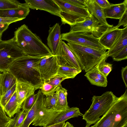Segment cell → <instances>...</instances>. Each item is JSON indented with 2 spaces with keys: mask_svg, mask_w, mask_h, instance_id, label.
Returning a JSON list of instances; mask_svg holds the SVG:
<instances>
[{
  "mask_svg": "<svg viewBox=\"0 0 127 127\" xmlns=\"http://www.w3.org/2000/svg\"><path fill=\"white\" fill-rule=\"evenodd\" d=\"M27 55L17 45L13 38L0 41V72L8 70L17 59Z\"/></svg>",
  "mask_w": 127,
  "mask_h": 127,
  "instance_id": "cell-7",
  "label": "cell"
},
{
  "mask_svg": "<svg viewBox=\"0 0 127 127\" xmlns=\"http://www.w3.org/2000/svg\"><path fill=\"white\" fill-rule=\"evenodd\" d=\"M85 76L92 85L103 87H105L107 85V77L98 70L97 64L86 72Z\"/></svg>",
  "mask_w": 127,
  "mask_h": 127,
  "instance_id": "cell-20",
  "label": "cell"
},
{
  "mask_svg": "<svg viewBox=\"0 0 127 127\" xmlns=\"http://www.w3.org/2000/svg\"><path fill=\"white\" fill-rule=\"evenodd\" d=\"M17 80L15 77L8 71L2 73L1 84L2 96L17 83Z\"/></svg>",
  "mask_w": 127,
  "mask_h": 127,
  "instance_id": "cell-23",
  "label": "cell"
},
{
  "mask_svg": "<svg viewBox=\"0 0 127 127\" xmlns=\"http://www.w3.org/2000/svg\"><path fill=\"white\" fill-rule=\"evenodd\" d=\"M69 32L90 33L99 38L103 32L108 28L101 25L98 21L92 15L83 22L70 26Z\"/></svg>",
  "mask_w": 127,
  "mask_h": 127,
  "instance_id": "cell-10",
  "label": "cell"
},
{
  "mask_svg": "<svg viewBox=\"0 0 127 127\" xmlns=\"http://www.w3.org/2000/svg\"><path fill=\"white\" fill-rule=\"evenodd\" d=\"M65 124V122H64L59 123L48 126H44L43 127H64Z\"/></svg>",
  "mask_w": 127,
  "mask_h": 127,
  "instance_id": "cell-43",
  "label": "cell"
},
{
  "mask_svg": "<svg viewBox=\"0 0 127 127\" xmlns=\"http://www.w3.org/2000/svg\"><path fill=\"white\" fill-rule=\"evenodd\" d=\"M65 2L76 6L86 7V0H63Z\"/></svg>",
  "mask_w": 127,
  "mask_h": 127,
  "instance_id": "cell-37",
  "label": "cell"
},
{
  "mask_svg": "<svg viewBox=\"0 0 127 127\" xmlns=\"http://www.w3.org/2000/svg\"><path fill=\"white\" fill-rule=\"evenodd\" d=\"M59 67L56 55L52 54L42 58L39 63V68L43 82H46L55 76Z\"/></svg>",
  "mask_w": 127,
  "mask_h": 127,
  "instance_id": "cell-11",
  "label": "cell"
},
{
  "mask_svg": "<svg viewBox=\"0 0 127 127\" xmlns=\"http://www.w3.org/2000/svg\"><path fill=\"white\" fill-rule=\"evenodd\" d=\"M58 87L54 86L46 82H43L39 89L44 95L47 96L55 92Z\"/></svg>",
  "mask_w": 127,
  "mask_h": 127,
  "instance_id": "cell-32",
  "label": "cell"
},
{
  "mask_svg": "<svg viewBox=\"0 0 127 127\" xmlns=\"http://www.w3.org/2000/svg\"><path fill=\"white\" fill-rule=\"evenodd\" d=\"M58 96V92L57 90L51 95L45 96L43 103L44 108L46 109H54L56 106Z\"/></svg>",
  "mask_w": 127,
  "mask_h": 127,
  "instance_id": "cell-27",
  "label": "cell"
},
{
  "mask_svg": "<svg viewBox=\"0 0 127 127\" xmlns=\"http://www.w3.org/2000/svg\"><path fill=\"white\" fill-rule=\"evenodd\" d=\"M121 76L126 88L127 87V66L122 67L121 70Z\"/></svg>",
  "mask_w": 127,
  "mask_h": 127,
  "instance_id": "cell-41",
  "label": "cell"
},
{
  "mask_svg": "<svg viewBox=\"0 0 127 127\" xmlns=\"http://www.w3.org/2000/svg\"><path fill=\"white\" fill-rule=\"evenodd\" d=\"M30 8L23 3L17 8L0 10V17L12 18H18L23 20L29 14Z\"/></svg>",
  "mask_w": 127,
  "mask_h": 127,
  "instance_id": "cell-21",
  "label": "cell"
},
{
  "mask_svg": "<svg viewBox=\"0 0 127 127\" xmlns=\"http://www.w3.org/2000/svg\"><path fill=\"white\" fill-rule=\"evenodd\" d=\"M10 24L8 23H0V34L2 35L3 33L8 28Z\"/></svg>",
  "mask_w": 127,
  "mask_h": 127,
  "instance_id": "cell-42",
  "label": "cell"
},
{
  "mask_svg": "<svg viewBox=\"0 0 127 127\" xmlns=\"http://www.w3.org/2000/svg\"><path fill=\"white\" fill-rule=\"evenodd\" d=\"M115 61H120L127 59V46L111 57Z\"/></svg>",
  "mask_w": 127,
  "mask_h": 127,
  "instance_id": "cell-35",
  "label": "cell"
},
{
  "mask_svg": "<svg viewBox=\"0 0 127 127\" xmlns=\"http://www.w3.org/2000/svg\"><path fill=\"white\" fill-rule=\"evenodd\" d=\"M118 97L111 91L106 92L100 96L94 95L92 104L89 109L83 115V119L87 126L95 124L108 111Z\"/></svg>",
  "mask_w": 127,
  "mask_h": 127,
  "instance_id": "cell-5",
  "label": "cell"
},
{
  "mask_svg": "<svg viewBox=\"0 0 127 127\" xmlns=\"http://www.w3.org/2000/svg\"><path fill=\"white\" fill-rule=\"evenodd\" d=\"M82 70L73 67L59 65L57 72L55 76L63 77L65 79H73Z\"/></svg>",
  "mask_w": 127,
  "mask_h": 127,
  "instance_id": "cell-26",
  "label": "cell"
},
{
  "mask_svg": "<svg viewBox=\"0 0 127 127\" xmlns=\"http://www.w3.org/2000/svg\"><path fill=\"white\" fill-rule=\"evenodd\" d=\"M127 46V26L122 29L121 33L111 48L108 50V57H112Z\"/></svg>",
  "mask_w": 127,
  "mask_h": 127,
  "instance_id": "cell-22",
  "label": "cell"
},
{
  "mask_svg": "<svg viewBox=\"0 0 127 127\" xmlns=\"http://www.w3.org/2000/svg\"><path fill=\"white\" fill-rule=\"evenodd\" d=\"M60 7V17L62 24H67L70 26L82 22L92 15L86 8L73 5L63 0H54Z\"/></svg>",
  "mask_w": 127,
  "mask_h": 127,
  "instance_id": "cell-8",
  "label": "cell"
},
{
  "mask_svg": "<svg viewBox=\"0 0 127 127\" xmlns=\"http://www.w3.org/2000/svg\"><path fill=\"white\" fill-rule=\"evenodd\" d=\"M95 126L94 125L93 126H87L86 125V126L85 127H94Z\"/></svg>",
  "mask_w": 127,
  "mask_h": 127,
  "instance_id": "cell-46",
  "label": "cell"
},
{
  "mask_svg": "<svg viewBox=\"0 0 127 127\" xmlns=\"http://www.w3.org/2000/svg\"><path fill=\"white\" fill-rule=\"evenodd\" d=\"M79 109L73 107L62 110L46 109L43 106L32 123L35 126H48L59 123L71 118L82 116Z\"/></svg>",
  "mask_w": 127,
  "mask_h": 127,
  "instance_id": "cell-6",
  "label": "cell"
},
{
  "mask_svg": "<svg viewBox=\"0 0 127 127\" xmlns=\"http://www.w3.org/2000/svg\"><path fill=\"white\" fill-rule=\"evenodd\" d=\"M28 112L21 109L16 113L11 127H21Z\"/></svg>",
  "mask_w": 127,
  "mask_h": 127,
  "instance_id": "cell-28",
  "label": "cell"
},
{
  "mask_svg": "<svg viewBox=\"0 0 127 127\" xmlns=\"http://www.w3.org/2000/svg\"><path fill=\"white\" fill-rule=\"evenodd\" d=\"M64 127H74L73 125L68 122H66L64 125Z\"/></svg>",
  "mask_w": 127,
  "mask_h": 127,
  "instance_id": "cell-45",
  "label": "cell"
},
{
  "mask_svg": "<svg viewBox=\"0 0 127 127\" xmlns=\"http://www.w3.org/2000/svg\"><path fill=\"white\" fill-rule=\"evenodd\" d=\"M121 26H123L124 27L127 26V10L119 19L118 23L116 27L119 28Z\"/></svg>",
  "mask_w": 127,
  "mask_h": 127,
  "instance_id": "cell-38",
  "label": "cell"
},
{
  "mask_svg": "<svg viewBox=\"0 0 127 127\" xmlns=\"http://www.w3.org/2000/svg\"><path fill=\"white\" fill-rule=\"evenodd\" d=\"M45 95L39 90L37 93L36 99L32 107L28 111L21 127H29L32 123L40 110L43 106Z\"/></svg>",
  "mask_w": 127,
  "mask_h": 127,
  "instance_id": "cell-17",
  "label": "cell"
},
{
  "mask_svg": "<svg viewBox=\"0 0 127 127\" xmlns=\"http://www.w3.org/2000/svg\"><path fill=\"white\" fill-rule=\"evenodd\" d=\"M27 55L15 60L8 70L17 79H22L31 84L35 90L39 89L43 82L39 68V64L44 57Z\"/></svg>",
  "mask_w": 127,
  "mask_h": 127,
  "instance_id": "cell-1",
  "label": "cell"
},
{
  "mask_svg": "<svg viewBox=\"0 0 127 127\" xmlns=\"http://www.w3.org/2000/svg\"><path fill=\"white\" fill-rule=\"evenodd\" d=\"M13 38L17 45L27 55L44 56L52 54L40 38L25 24L14 32Z\"/></svg>",
  "mask_w": 127,
  "mask_h": 127,
  "instance_id": "cell-2",
  "label": "cell"
},
{
  "mask_svg": "<svg viewBox=\"0 0 127 127\" xmlns=\"http://www.w3.org/2000/svg\"><path fill=\"white\" fill-rule=\"evenodd\" d=\"M56 55L59 65L71 67L82 70L77 59L68 46L62 40Z\"/></svg>",
  "mask_w": 127,
  "mask_h": 127,
  "instance_id": "cell-12",
  "label": "cell"
},
{
  "mask_svg": "<svg viewBox=\"0 0 127 127\" xmlns=\"http://www.w3.org/2000/svg\"><path fill=\"white\" fill-rule=\"evenodd\" d=\"M61 40L101 50L107 49L99 42L98 38L92 34L85 33L69 32L61 34Z\"/></svg>",
  "mask_w": 127,
  "mask_h": 127,
  "instance_id": "cell-9",
  "label": "cell"
},
{
  "mask_svg": "<svg viewBox=\"0 0 127 127\" xmlns=\"http://www.w3.org/2000/svg\"><path fill=\"white\" fill-rule=\"evenodd\" d=\"M122 30L116 26L108 28L98 38L99 42L107 50L110 49L120 35Z\"/></svg>",
  "mask_w": 127,
  "mask_h": 127,
  "instance_id": "cell-14",
  "label": "cell"
},
{
  "mask_svg": "<svg viewBox=\"0 0 127 127\" xmlns=\"http://www.w3.org/2000/svg\"><path fill=\"white\" fill-rule=\"evenodd\" d=\"M97 4L102 8L104 9L109 6L111 4L107 0H95Z\"/></svg>",
  "mask_w": 127,
  "mask_h": 127,
  "instance_id": "cell-40",
  "label": "cell"
},
{
  "mask_svg": "<svg viewBox=\"0 0 127 127\" xmlns=\"http://www.w3.org/2000/svg\"><path fill=\"white\" fill-rule=\"evenodd\" d=\"M79 64L85 72L108 57L106 50H101L88 46L68 42L67 43Z\"/></svg>",
  "mask_w": 127,
  "mask_h": 127,
  "instance_id": "cell-4",
  "label": "cell"
},
{
  "mask_svg": "<svg viewBox=\"0 0 127 127\" xmlns=\"http://www.w3.org/2000/svg\"><path fill=\"white\" fill-rule=\"evenodd\" d=\"M127 10V0L117 4H111L108 7L103 9L106 18L119 19Z\"/></svg>",
  "mask_w": 127,
  "mask_h": 127,
  "instance_id": "cell-19",
  "label": "cell"
},
{
  "mask_svg": "<svg viewBox=\"0 0 127 127\" xmlns=\"http://www.w3.org/2000/svg\"><path fill=\"white\" fill-rule=\"evenodd\" d=\"M14 120L7 116L4 108L0 104V127H11Z\"/></svg>",
  "mask_w": 127,
  "mask_h": 127,
  "instance_id": "cell-29",
  "label": "cell"
},
{
  "mask_svg": "<svg viewBox=\"0 0 127 127\" xmlns=\"http://www.w3.org/2000/svg\"><path fill=\"white\" fill-rule=\"evenodd\" d=\"M57 91L58 92V99L56 107L54 110H62L69 108L67 100V90L61 85L58 87Z\"/></svg>",
  "mask_w": 127,
  "mask_h": 127,
  "instance_id": "cell-25",
  "label": "cell"
},
{
  "mask_svg": "<svg viewBox=\"0 0 127 127\" xmlns=\"http://www.w3.org/2000/svg\"><path fill=\"white\" fill-rule=\"evenodd\" d=\"M61 26L58 23L49 27L47 44L53 55H56L59 48L61 40Z\"/></svg>",
  "mask_w": 127,
  "mask_h": 127,
  "instance_id": "cell-15",
  "label": "cell"
},
{
  "mask_svg": "<svg viewBox=\"0 0 127 127\" xmlns=\"http://www.w3.org/2000/svg\"><path fill=\"white\" fill-rule=\"evenodd\" d=\"M16 84L8 90L4 95L1 97L0 100V104L3 108L15 92Z\"/></svg>",
  "mask_w": 127,
  "mask_h": 127,
  "instance_id": "cell-33",
  "label": "cell"
},
{
  "mask_svg": "<svg viewBox=\"0 0 127 127\" xmlns=\"http://www.w3.org/2000/svg\"><path fill=\"white\" fill-rule=\"evenodd\" d=\"M21 4L15 0H0V10L17 8Z\"/></svg>",
  "mask_w": 127,
  "mask_h": 127,
  "instance_id": "cell-31",
  "label": "cell"
},
{
  "mask_svg": "<svg viewBox=\"0 0 127 127\" xmlns=\"http://www.w3.org/2000/svg\"><path fill=\"white\" fill-rule=\"evenodd\" d=\"M36 95L37 94H34L26 99L22 104L21 109L29 111L33 105Z\"/></svg>",
  "mask_w": 127,
  "mask_h": 127,
  "instance_id": "cell-34",
  "label": "cell"
},
{
  "mask_svg": "<svg viewBox=\"0 0 127 127\" xmlns=\"http://www.w3.org/2000/svg\"><path fill=\"white\" fill-rule=\"evenodd\" d=\"M1 78L2 73L0 72V100L2 97V91L1 87Z\"/></svg>",
  "mask_w": 127,
  "mask_h": 127,
  "instance_id": "cell-44",
  "label": "cell"
},
{
  "mask_svg": "<svg viewBox=\"0 0 127 127\" xmlns=\"http://www.w3.org/2000/svg\"><path fill=\"white\" fill-rule=\"evenodd\" d=\"M23 5L29 8L46 11L60 17L61 9L54 0H25Z\"/></svg>",
  "mask_w": 127,
  "mask_h": 127,
  "instance_id": "cell-13",
  "label": "cell"
},
{
  "mask_svg": "<svg viewBox=\"0 0 127 127\" xmlns=\"http://www.w3.org/2000/svg\"><path fill=\"white\" fill-rule=\"evenodd\" d=\"M94 125V127H127V89Z\"/></svg>",
  "mask_w": 127,
  "mask_h": 127,
  "instance_id": "cell-3",
  "label": "cell"
},
{
  "mask_svg": "<svg viewBox=\"0 0 127 127\" xmlns=\"http://www.w3.org/2000/svg\"><path fill=\"white\" fill-rule=\"evenodd\" d=\"M106 59H104L99 62L97 64L98 69L99 72L107 77L112 71V64L105 61Z\"/></svg>",
  "mask_w": 127,
  "mask_h": 127,
  "instance_id": "cell-30",
  "label": "cell"
},
{
  "mask_svg": "<svg viewBox=\"0 0 127 127\" xmlns=\"http://www.w3.org/2000/svg\"><path fill=\"white\" fill-rule=\"evenodd\" d=\"M16 92L19 104H22L27 98L34 94L35 90L34 87L28 82L22 79H17Z\"/></svg>",
  "mask_w": 127,
  "mask_h": 127,
  "instance_id": "cell-16",
  "label": "cell"
},
{
  "mask_svg": "<svg viewBox=\"0 0 127 127\" xmlns=\"http://www.w3.org/2000/svg\"><path fill=\"white\" fill-rule=\"evenodd\" d=\"M2 36V35L0 34V41L2 40H1V37Z\"/></svg>",
  "mask_w": 127,
  "mask_h": 127,
  "instance_id": "cell-47",
  "label": "cell"
},
{
  "mask_svg": "<svg viewBox=\"0 0 127 127\" xmlns=\"http://www.w3.org/2000/svg\"><path fill=\"white\" fill-rule=\"evenodd\" d=\"M22 105L19 104L17 98L16 91L5 106L4 109L9 117L11 118L21 109Z\"/></svg>",
  "mask_w": 127,
  "mask_h": 127,
  "instance_id": "cell-24",
  "label": "cell"
},
{
  "mask_svg": "<svg viewBox=\"0 0 127 127\" xmlns=\"http://www.w3.org/2000/svg\"><path fill=\"white\" fill-rule=\"evenodd\" d=\"M65 79L63 77L55 76L46 82L54 86L58 87L61 85V82Z\"/></svg>",
  "mask_w": 127,
  "mask_h": 127,
  "instance_id": "cell-36",
  "label": "cell"
},
{
  "mask_svg": "<svg viewBox=\"0 0 127 127\" xmlns=\"http://www.w3.org/2000/svg\"><path fill=\"white\" fill-rule=\"evenodd\" d=\"M18 18H12L0 17V23L11 24L14 22L22 20Z\"/></svg>",
  "mask_w": 127,
  "mask_h": 127,
  "instance_id": "cell-39",
  "label": "cell"
},
{
  "mask_svg": "<svg viewBox=\"0 0 127 127\" xmlns=\"http://www.w3.org/2000/svg\"><path fill=\"white\" fill-rule=\"evenodd\" d=\"M86 7L90 14L95 17L103 26L107 28L113 26L108 24L105 16L103 9L101 8L95 0H86Z\"/></svg>",
  "mask_w": 127,
  "mask_h": 127,
  "instance_id": "cell-18",
  "label": "cell"
}]
</instances>
